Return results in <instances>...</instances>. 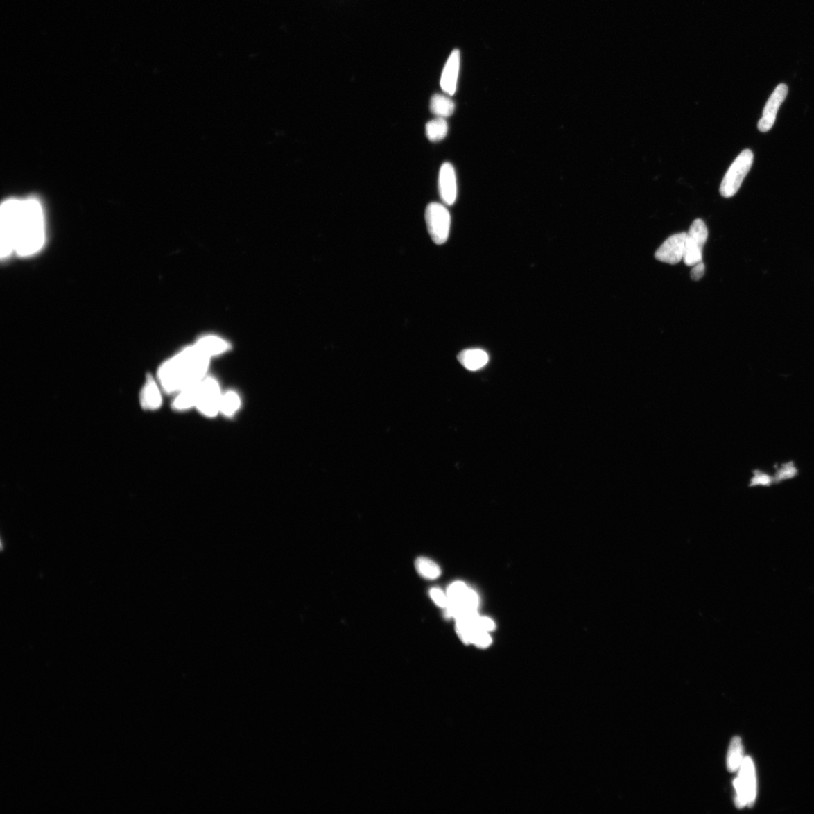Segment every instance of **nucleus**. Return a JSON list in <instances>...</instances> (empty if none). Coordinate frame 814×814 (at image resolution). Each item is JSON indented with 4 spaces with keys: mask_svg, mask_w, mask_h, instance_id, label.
Returning a JSON list of instances; mask_svg holds the SVG:
<instances>
[{
    "mask_svg": "<svg viewBox=\"0 0 814 814\" xmlns=\"http://www.w3.org/2000/svg\"><path fill=\"white\" fill-rule=\"evenodd\" d=\"M202 382L182 390L176 394L175 400L172 403L173 408L177 411H186L196 408Z\"/></svg>",
    "mask_w": 814,
    "mask_h": 814,
    "instance_id": "2eb2a0df",
    "label": "nucleus"
},
{
    "mask_svg": "<svg viewBox=\"0 0 814 814\" xmlns=\"http://www.w3.org/2000/svg\"><path fill=\"white\" fill-rule=\"evenodd\" d=\"M211 359L195 344L177 352L158 370L157 380L163 392L176 395L202 382L207 376Z\"/></svg>",
    "mask_w": 814,
    "mask_h": 814,
    "instance_id": "f03ea898",
    "label": "nucleus"
},
{
    "mask_svg": "<svg viewBox=\"0 0 814 814\" xmlns=\"http://www.w3.org/2000/svg\"><path fill=\"white\" fill-rule=\"evenodd\" d=\"M430 596L433 601L440 608L446 609L448 605V597L447 594L441 591L439 588H432L430 591Z\"/></svg>",
    "mask_w": 814,
    "mask_h": 814,
    "instance_id": "b1692460",
    "label": "nucleus"
},
{
    "mask_svg": "<svg viewBox=\"0 0 814 814\" xmlns=\"http://www.w3.org/2000/svg\"><path fill=\"white\" fill-rule=\"evenodd\" d=\"M736 805L742 808L745 805L752 807L756 796V781L755 767L750 757L742 762L738 777L735 779Z\"/></svg>",
    "mask_w": 814,
    "mask_h": 814,
    "instance_id": "39448f33",
    "label": "nucleus"
},
{
    "mask_svg": "<svg viewBox=\"0 0 814 814\" xmlns=\"http://www.w3.org/2000/svg\"><path fill=\"white\" fill-rule=\"evenodd\" d=\"M788 87L786 84H779L769 98L763 110V116L759 120L758 128L761 132H768L774 125L777 112L787 96Z\"/></svg>",
    "mask_w": 814,
    "mask_h": 814,
    "instance_id": "1a4fd4ad",
    "label": "nucleus"
},
{
    "mask_svg": "<svg viewBox=\"0 0 814 814\" xmlns=\"http://www.w3.org/2000/svg\"><path fill=\"white\" fill-rule=\"evenodd\" d=\"M796 474L797 469L793 463L786 464L777 472L774 480L779 482L790 479L795 477Z\"/></svg>",
    "mask_w": 814,
    "mask_h": 814,
    "instance_id": "5701e85b",
    "label": "nucleus"
},
{
    "mask_svg": "<svg viewBox=\"0 0 814 814\" xmlns=\"http://www.w3.org/2000/svg\"><path fill=\"white\" fill-rule=\"evenodd\" d=\"M197 347L212 358L219 356L230 349V344L226 340L216 335H205L195 343Z\"/></svg>",
    "mask_w": 814,
    "mask_h": 814,
    "instance_id": "ddd939ff",
    "label": "nucleus"
},
{
    "mask_svg": "<svg viewBox=\"0 0 814 814\" xmlns=\"http://www.w3.org/2000/svg\"><path fill=\"white\" fill-rule=\"evenodd\" d=\"M456 108L453 101L446 95L436 94L430 101V110L437 117L447 118L453 114Z\"/></svg>",
    "mask_w": 814,
    "mask_h": 814,
    "instance_id": "dca6fc26",
    "label": "nucleus"
},
{
    "mask_svg": "<svg viewBox=\"0 0 814 814\" xmlns=\"http://www.w3.org/2000/svg\"><path fill=\"white\" fill-rule=\"evenodd\" d=\"M439 193L447 205H453L457 198V180L454 167L445 162L440 169L438 178Z\"/></svg>",
    "mask_w": 814,
    "mask_h": 814,
    "instance_id": "9d476101",
    "label": "nucleus"
},
{
    "mask_svg": "<svg viewBox=\"0 0 814 814\" xmlns=\"http://www.w3.org/2000/svg\"><path fill=\"white\" fill-rule=\"evenodd\" d=\"M474 627L476 629L479 630H482V631H485V632H488V633L490 631L494 630L496 628V625H495L494 621H493L490 618H486V617L481 618V617L478 616L477 618L475 619V621L474 622Z\"/></svg>",
    "mask_w": 814,
    "mask_h": 814,
    "instance_id": "393cba45",
    "label": "nucleus"
},
{
    "mask_svg": "<svg viewBox=\"0 0 814 814\" xmlns=\"http://www.w3.org/2000/svg\"><path fill=\"white\" fill-rule=\"evenodd\" d=\"M241 406V400L239 395L235 391H228L223 393L221 398L220 414L227 417L235 415Z\"/></svg>",
    "mask_w": 814,
    "mask_h": 814,
    "instance_id": "f3484780",
    "label": "nucleus"
},
{
    "mask_svg": "<svg viewBox=\"0 0 814 814\" xmlns=\"http://www.w3.org/2000/svg\"><path fill=\"white\" fill-rule=\"evenodd\" d=\"M425 216L432 241L438 245L446 243L451 227V216L447 207L442 204L432 202L427 206Z\"/></svg>",
    "mask_w": 814,
    "mask_h": 814,
    "instance_id": "20e7f679",
    "label": "nucleus"
},
{
    "mask_svg": "<svg viewBox=\"0 0 814 814\" xmlns=\"http://www.w3.org/2000/svg\"><path fill=\"white\" fill-rule=\"evenodd\" d=\"M46 223L41 203L35 198L7 199L0 209V254L27 257L44 245Z\"/></svg>",
    "mask_w": 814,
    "mask_h": 814,
    "instance_id": "f257e3e1",
    "label": "nucleus"
},
{
    "mask_svg": "<svg viewBox=\"0 0 814 814\" xmlns=\"http://www.w3.org/2000/svg\"><path fill=\"white\" fill-rule=\"evenodd\" d=\"M458 360L465 369L477 371L487 365L489 355L483 349H469L458 354Z\"/></svg>",
    "mask_w": 814,
    "mask_h": 814,
    "instance_id": "4468645a",
    "label": "nucleus"
},
{
    "mask_svg": "<svg viewBox=\"0 0 814 814\" xmlns=\"http://www.w3.org/2000/svg\"><path fill=\"white\" fill-rule=\"evenodd\" d=\"M460 64V51L456 49L449 58L440 80L441 89L449 96H453L456 92Z\"/></svg>",
    "mask_w": 814,
    "mask_h": 814,
    "instance_id": "9b49d317",
    "label": "nucleus"
},
{
    "mask_svg": "<svg viewBox=\"0 0 814 814\" xmlns=\"http://www.w3.org/2000/svg\"><path fill=\"white\" fill-rule=\"evenodd\" d=\"M704 274L705 265L702 261L693 266L691 272V277L693 280L698 281L703 278Z\"/></svg>",
    "mask_w": 814,
    "mask_h": 814,
    "instance_id": "a878e982",
    "label": "nucleus"
},
{
    "mask_svg": "<svg viewBox=\"0 0 814 814\" xmlns=\"http://www.w3.org/2000/svg\"><path fill=\"white\" fill-rule=\"evenodd\" d=\"M426 133L431 142H439L444 139L448 133V124L444 118L437 117L426 124Z\"/></svg>",
    "mask_w": 814,
    "mask_h": 814,
    "instance_id": "a211bd4d",
    "label": "nucleus"
},
{
    "mask_svg": "<svg viewBox=\"0 0 814 814\" xmlns=\"http://www.w3.org/2000/svg\"><path fill=\"white\" fill-rule=\"evenodd\" d=\"M223 393L218 381L214 377L207 376L201 383L196 409L205 417H216L220 414Z\"/></svg>",
    "mask_w": 814,
    "mask_h": 814,
    "instance_id": "0eeeda50",
    "label": "nucleus"
},
{
    "mask_svg": "<svg viewBox=\"0 0 814 814\" xmlns=\"http://www.w3.org/2000/svg\"><path fill=\"white\" fill-rule=\"evenodd\" d=\"M162 392L163 389L157 379L153 376L147 378L140 395L143 408L146 410H158L162 404Z\"/></svg>",
    "mask_w": 814,
    "mask_h": 814,
    "instance_id": "f8f14e48",
    "label": "nucleus"
},
{
    "mask_svg": "<svg viewBox=\"0 0 814 814\" xmlns=\"http://www.w3.org/2000/svg\"><path fill=\"white\" fill-rule=\"evenodd\" d=\"M492 643V638L488 632L475 630L471 637V644L479 648H485Z\"/></svg>",
    "mask_w": 814,
    "mask_h": 814,
    "instance_id": "412c9836",
    "label": "nucleus"
},
{
    "mask_svg": "<svg viewBox=\"0 0 814 814\" xmlns=\"http://www.w3.org/2000/svg\"><path fill=\"white\" fill-rule=\"evenodd\" d=\"M415 569L420 575L427 579H436L441 574L440 569L435 562L426 557H420L415 561Z\"/></svg>",
    "mask_w": 814,
    "mask_h": 814,
    "instance_id": "aec40b11",
    "label": "nucleus"
},
{
    "mask_svg": "<svg viewBox=\"0 0 814 814\" xmlns=\"http://www.w3.org/2000/svg\"><path fill=\"white\" fill-rule=\"evenodd\" d=\"M708 238L705 223L697 219L692 223L687 232L685 252L682 261L686 266H694L703 261V250Z\"/></svg>",
    "mask_w": 814,
    "mask_h": 814,
    "instance_id": "423d86ee",
    "label": "nucleus"
},
{
    "mask_svg": "<svg viewBox=\"0 0 814 814\" xmlns=\"http://www.w3.org/2000/svg\"><path fill=\"white\" fill-rule=\"evenodd\" d=\"M772 478L766 474L760 471H753V477L750 480L749 487L769 486V485L772 483Z\"/></svg>",
    "mask_w": 814,
    "mask_h": 814,
    "instance_id": "4be33fe9",
    "label": "nucleus"
},
{
    "mask_svg": "<svg viewBox=\"0 0 814 814\" xmlns=\"http://www.w3.org/2000/svg\"><path fill=\"white\" fill-rule=\"evenodd\" d=\"M687 232L675 234L666 239L655 252L658 261L675 265L680 263L685 252Z\"/></svg>",
    "mask_w": 814,
    "mask_h": 814,
    "instance_id": "6e6552de",
    "label": "nucleus"
},
{
    "mask_svg": "<svg viewBox=\"0 0 814 814\" xmlns=\"http://www.w3.org/2000/svg\"><path fill=\"white\" fill-rule=\"evenodd\" d=\"M754 155L750 150H745L734 161L727 171L720 189L721 195L731 198L738 192L743 181L752 168Z\"/></svg>",
    "mask_w": 814,
    "mask_h": 814,
    "instance_id": "7ed1b4c3",
    "label": "nucleus"
},
{
    "mask_svg": "<svg viewBox=\"0 0 814 814\" xmlns=\"http://www.w3.org/2000/svg\"><path fill=\"white\" fill-rule=\"evenodd\" d=\"M743 747L741 740L735 737L731 741L729 756H727V765L730 772H735L741 768L743 762Z\"/></svg>",
    "mask_w": 814,
    "mask_h": 814,
    "instance_id": "6ab92c4d",
    "label": "nucleus"
}]
</instances>
